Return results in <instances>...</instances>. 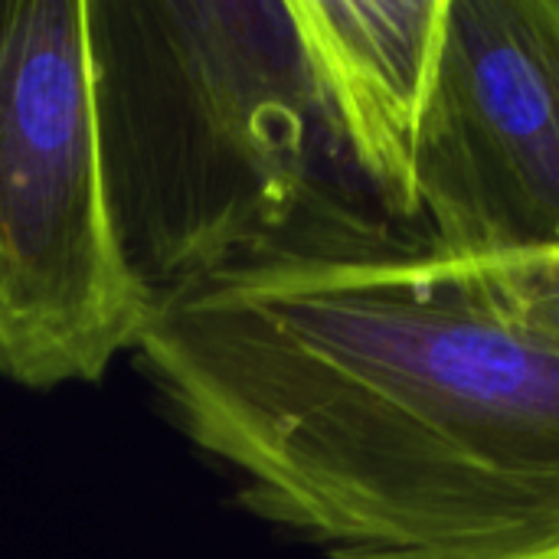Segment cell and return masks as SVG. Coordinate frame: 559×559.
<instances>
[{
	"label": "cell",
	"mask_w": 559,
	"mask_h": 559,
	"mask_svg": "<svg viewBox=\"0 0 559 559\" xmlns=\"http://www.w3.org/2000/svg\"><path fill=\"white\" fill-rule=\"evenodd\" d=\"M134 357L236 504L324 559H559V249L249 259Z\"/></svg>",
	"instance_id": "obj_1"
},
{
	"label": "cell",
	"mask_w": 559,
	"mask_h": 559,
	"mask_svg": "<svg viewBox=\"0 0 559 559\" xmlns=\"http://www.w3.org/2000/svg\"><path fill=\"white\" fill-rule=\"evenodd\" d=\"M413 193L436 252L559 249V0H445Z\"/></svg>",
	"instance_id": "obj_4"
},
{
	"label": "cell",
	"mask_w": 559,
	"mask_h": 559,
	"mask_svg": "<svg viewBox=\"0 0 559 559\" xmlns=\"http://www.w3.org/2000/svg\"><path fill=\"white\" fill-rule=\"evenodd\" d=\"M88 52L108 219L147 311L249 259L406 233L341 144L295 0H88Z\"/></svg>",
	"instance_id": "obj_2"
},
{
	"label": "cell",
	"mask_w": 559,
	"mask_h": 559,
	"mask_svg": "<svg viewBox=\"0 0 559 559\" xmlns=\"http://www.w3.org/2000/svg\"><path fill=\"white\" fill-rule=\"evenodd\" d=\"M147 318L102 187L88 0H0V377L98 383Z\"/></svg>",
	"instance_id": "obj_3"
},
{
	"label": "cell",
	"mask_w": 559,
	"mask_h": 559,
	"mask_svg": "<svg viewBox=\"0 0 559 559\" xmlns=\"http://www.w3.org/2000/svg\"><path fill=\"white\" fill-rule=\"evenodd\" d=\"M295 13L357 177L400 229L419 236L413 170L445 0H295Z\"/></svg>",
	"instance_id": "obj_5"
}]
</instances>
